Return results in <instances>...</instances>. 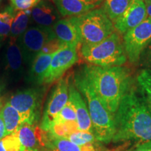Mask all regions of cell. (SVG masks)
I'll return each mask as SVG.
<instances>
[{
	"label": "cell",
	"instance_id": "cell-1",
	"mask_svg": "<svg viewBox=\"0 0 151 151\" xmlns=\"http://www.w3.org/2000/svg\"><path fill=\"white\" fill-rule=\"evenodd\" d=\"M114 119L113 142L134 141L138 146L151 141V110L146 101L134 92L124 96Z\"/></svg>",
	"mask_w": 151,
	"mask_h": 151
},
{
	"label": "cell",
	"instance_id": "cell-2",
	"mask_svg": "<svg viewBox=\"0 0 151 151\" xmlns=\"http://www.w3.org/2000/svg\"><path fill=\"white\" fill-rule=\"evenodd\" d=\"M100 101L115 116L122 98L129 92L131 77L127 68L86 65L81 69Z\"/></svg>",
	"mask_w": 151,
	"mask_h": 151
},
{
	"label": "cell",
	"instance_id": "cell-3",
	"mask_svg": "<svg viewBox=\"0 0 151 151\" xmlns=\"http://www.w3.org/2000/svg\"><path fill=\"white\" fill-rule=\"evenodd\" d=\"M74 81L76 86L86 98L94 136L100 142L110 143L116 133L114 116L105 108L81 70L76 73Z\"/></svg>",
	"mask_w": 151,
	"mask_h": 151
},
{
	"label": "cell",
	"instance_id": "cell-4",
	"mask_svg": "<svg viewBox=\"0 0 151 151\" xmlns=\"http://www.w3.org/2000/svg\"><path fill=\"white\" fill-rule=\"evenodd\" d=\"M81 54L88 63L101 67H119L127 60L123 40L116 32L97 44H82Z\"/></svg>",
	"mask_w": 151,
	"mask_h": 151
},
{
	"label": "cell",
	"instance_id": "cell-5",
	"mask_svg": "<svg viewBox=\"0 0 151 151\" xmlns=\"http://www.w3.org/2000/svg\"><path fill=\"white\" fill-rule=\"evenodd\" d=\"M72 20L80 32L81 44H97L114 32V24L101 8L72 17Z\"/></svg>",
	"mask_w": 151,
	"mask_h": 151
},
{
	"label": "cell",
	"instance_id": "cell-6",
	"mask_svg": "<svg viewBox=\"0 0 151 151\" xmlns=\"http://www.w3.org/2000/svg\"><path fill=\"white\" fill-rule=\"evenodd\" d=\"M55 38L52 27H31L18 37L17 42L23 58L24 65L31 66L36 57L49 41Z\"/></svg>",
	"mask_w": 151,
	"mask_h": 151
},
{
	"label": "cell",
	"instance_id": "cell-7",
	"mask_svg": "<svg viewBox=\"0 0 151 151\" xmlns=\"http://www.w3.org/2000/svg\"><path fill=\"white\" fill-rule=\"evenodd\" d=\"M151 41V20L146 18L137 27L124 35L123 43L127 59L136 63Z\"/></svg>",
	"mask_w": 151,
	"mask_h": 151
},
{
	"label": "cell",
	"instance_id": "cell-8",
	"mask_svg": "<svg viewBox=\"0 0 151 151\" xmlns=\"http://www.w3.org/2000/svg\"><path fill=\"white\" fill-rule=\"evenodd\" d=\"M39 90L30 88L16 92L11 96L9 103L18 112L22 124H34L39 119Z\"/></svg>",
	"mask_w": 151,
	"mask_h": 151
},
{
	"label": "cell",
	"instance_id": "cell-9",
	"mask_svg": "<svg viewBox=\"0 0 151 151\" xmlns=\"http://www.w3.org/2000/svg\"><path fill=\"white\" fill-rule=\"evenodd\" d=\"M69 99V81L67 78L58 81L50 96L46 108L45 109L40 127L48 132L52 122Z\"/></svg>",
	"mask_w": 151,
	"mask_h": 151
},
{
	"label": "cell",
	"instance_id": "cell-10",
	"mask_svg": "<svg viewBox=\"0 0 151 151\" xmlns=\"http://www.w3.org/2000/svg\"><path fill=\"white\" fill-rule=\"evenodd\" d=\"M77 47L65 46L55 52L47 71L44 83L50 84L61 78L78 60Z\"/></svg>",
	"mask_w": 151,
	"mask_h": 151
},
{
	"label": "cell",
	"instance_id": "cell-11",
	"mask_svg": "<svg viewBox=\"0 0 151 151\" xmlns=\"http://www.w3.org/2000/svg\"><path fill=\"white\" fill-rule=\"evenodd\" d=\"M24 60L17 39L9 38L6 45L3 57L4 72L6 78L18 79L24 72Z\"/></svg>",
	"mask_w": 151,
	"mask_h": 151
},
{
	"label": "cell",
	"instance_id": "cell-12",
	"mask_svg": "<svg viewBox=\"0 0 151 151\" xmlns=\"http://www.w3.org/2000/svg\"><path fill=\"white\" fill-rule=\"evenodd\" d=\"M147 18L146 6L143 0H134L123 15L113 23L120 35H124L140 24Z\"/></svg>",
	"mask_w": 151,
	"mask_h": 151
},
{
	"label": "cell",
	"instance_id": "cell-13",
	"mask_svg": "<svg viewBox=\"0 0 151 151\" xmlns=\"http://www.w3.org/2000/svg\"><path fill=\"white\" fill-rule=\"evenodd\" d=\"M17 134L24 150H39V148H44L48 140V132L44 131L36 124L22 123Z\"/></svg>",
	"mask_w": 151,
	"mask_h": 151
},
{
	"label": "cell",
	"instance_id": "cell-14",
	"mask_svg": "<svg viewBox=\"0 0 151 151\" xmlns=\"http://www.w3.org/2000/svg\"><path fill=\"white\" fill-rule=\"evenodd\" d=\"M62 16L77 17L96 9L104 0H53Z\"/></svg>",
	"mask_w": 151,
	"mask_h": 151
},
{
	"label": "cell",
	"instance_id": "cell-15",
	"mask_svg": "<svg viewBox=\"0 0 151 151\" xmlns=\"http://www.w3.org/2000/svg\"><path fill=\"white\" fill-rule=\"evenodd\" d=\"M69 99L72 102L76 113V121L78 130L94 133L89 111L80 92L73 83L69 82Z\"/></svg>",
	"mask_w": 151,
	"mask_h": 151
},
{
	"label": "cell",
	"instance_id": "cell-16",
	"mask_svg": "<svg viewBox=\"0 0 151 151\" xmlns=\"http://www.w3.org/2000/svg\"><path fill=\"white\" fill-rule=\"evenodd\" d=\"M55 37L67 46L78 47L81 38L78 27L72 18L59 20L53 25Z\"/></svg>",
	"mask_w": 151,
	"mask_h": 151
},
{
	"label": "cell",
	"instance_id": "cell-17",
	"mask_svg": "<svg viewBox=\"0 0 151 151\" xmlns=\"http://www.w3.org/2000/svg\"><path fill=\"white\" fill-rule=\"evenodd\" d=\"M32 18L39 26L51 27L59 20L55 6L48 0H41L32 10Z\"/></svg>",
	"mask_w": 151,
	"mask_h": 151
},
{
	"label": "cell",
	"instance_id": "cell-18",
	"mask_svg": "<svg viewBox=\"0 0 151 151\" xmlns=\"http://www.w3.org/2000/svg\"><path fill=\"white\" fill-rule=\"evenodd\" d=\"M53 54L39 53L36 57L31 65L29 78V80L36 84L44 83L45 78L48 68L50 67Z\"/></svg>",
	"mask_w": 151,
	"mask_h": 151
},
{
	"label": "cell",
	"instance_id": "cell-19",
	"mask_svg": "<svg viewBox=\"0 0 151 151\" xmlns=\"http://www.w3.org/2000/svg\"><path fill=\"white\" fill-rule=\"evenodd\" d=\"M0 116L4 122L6 135L16 134L21 125L20 116L16 109L9 102L4 106L0 111Z\"/></svg>",
	"mask_w": 151,
	"mask_h": 151
},
{
	"label": "cell",
	"instance_id": "cell-20",
	"mask_svg": "<svg viewBox=\"0 0 151 151\" xmlns=\"http://www.w3.org/2000/svg\"><path fill=\"white\" fill-rule=\"evenodd\" d=\"M134 0H104L102 9L113 23L127 11Z\"/></svg>",
	"mask_w": 151,
	"mask_h": 151
},
{
	"label": "cell",
	"instance_id": "cell-21",
	"mask_svg": "<svg viewBox=\"0 0 151 151\" xmlns=\"http://www.w3.org/2000/svg\"><path fill=\"white\" fill-rule=\"evenodd\" d=\"M45 151H84L83 146H78L65 138L54 137L48 132Z\"/></svg>",
	"mask_w": 151,
	"mask_h": 151
},
{
	"label": "cell",
	"instance_id": "cell-22",
	"mask_svg": "<svg viewBox=\"0 0 151 151\" xmlns=\"http://www.w3.org/2000/svg\"><path fill=\"white\" fill-rule=\"evenodd\" d=\"M31 15V10L20 11L16 14L11 28V37L16 38L20 37L27 30Z\"/></svg>",
	"mask_w": 151,
	"mask_h": 151
},
{
	"label": "cell",
	"instance_id": "cell-23",
	"mask_svg": "<svg viewBox=\"0 0 151 151\" xmlns=\"http://www.w3.org/2000/svg\"><path fill=\"white\" fill-rule=\"evenodd\" d=\"M15 16V9L12 6L0 12V37H6L10 34Z\"/></svg>",
	"mask_w": 151,
	"mask_h": 151
},
{
	"label": "cell",
	"instance_id": "cell-24",
	"mask_svg": "<svg viewBox=\"0 0 151 151\" xmlns=\"http://www.w3.org/2000/svg\"><path fill=\"white\" fill-rule=\"evenodd\" d=\"M78 130V127L77 122H69L52 124L48 132L54 137L66 139L71 133Z\"/></svg>",
	"mask_w": 151,
	"mask_h": 151
},
{
	"label": "cell",
	"instance_id": "cell-25",
	"mask_svg": "<svg viewBox=\"0 0 151 151\" xmlns=\"http://www.w3.org/2000/svg\"><path fill=\"white\" fill-rule=\"evenodd\" d=\"M66 139L78 146H86L99 141L92 132L80 130L71 133Z\"/></svg>",
	"mask_w": 151,
	"mask_h": 151
},
{
	"label": "cell",
	"instance_id": "cell-26",
	"mask_svg": "<svg viewBox=\"0 0 151 151\" xmlns=\"http://www.w3.org/2000/svg\"><path fill=\"white\" fill-rule=\"evenodd\" d=\"M69 122L77 121L76 113L74 106H73L72 102H71L70 100L68 99L67 103L66 104V105L64 106V108L62 109L61 111H60V112L58 113V116H56V118H55V120L52 123V125L54 124L65 123V122Z\"/></svg>",
	"mask_w": 151,
	"mask_h": 151
},
{
	"label": "cell",
	"instance_id": "cell-27",
	"mask_svg": "<svg viewBox=\"0 0 151 151\" xmlns=\"http://www.w3.org/2000/svg\"><path fill=\"white\" fill-rule=\"evenodd\" d=\"M138 83L142 93L146 96V102L151 110V71H141L138 76Z\"/></svg>",
	"mask_w": 151,
	"mask_h": 151
},
{
	"label": "cell",
	"instance_id": "cell-28",
	"mask_svg": "<svg viewBox=\"0 0 151 151\" xmlns=\"http://www.w3.org/2000/svg\"><path fill=\"white\" fill-rule=\"evenodd\" d=\"M18 134L7 135L0 140V151H23Z\"/></svg>",
	"mask_w": 151,
	"mask_h": 151
},
{
	"label": "cell",
	"instance_id": "cell-29",
	"mask_svg": "<svg viewBox=\"0 0 151 151\" xmlns=\"http://www.w3.org/2000/svg\"><path fill=\"white\" fill-rule=\"evenodd\" d=\"M65 46H67V45L64 44L55 37V39L46 43L45 46L43 47L40 52L44 54H53Z\"/></svg>",
	"mask_w": 151,
	"mask_h": 151
},
{
	"label": "cell",
	"instance_id": "cell-30",
	"mask_svg": "<svg viewBox=\"0 0 151 151\" xmlns=\"http://www.w3.org/2000/svg\"><path fill=\"white\" fill-rule=\"evenodd\" d=\"M41 0H11L12 6L15 10L27 11L33 9Z\"/></svg>",
	"mask_w": 151,
	"mask_h": 151
},
{
	"label": "cell",
	"instance_id": "cell-31",
	"mask_svg": "<svg viewBox=\"0 0 151 151\" xmlns=\"http://www.w3.org/2000/svg\"><path fill=\"white\" fill-rule=\"evenodd\" d=\"M132 148V141H125V142H123L122 144L106 150L105 151H130Z\"/></svg>",
	"mask_w": 151,
	"mask_h": 151
},
{
	"label": "cell",
	"instance_id": "cell-32",
	"mask_svg": "<svg viewBox=\"0 0 151 151\" xmlns=\"http://www.w3.org/2000/svg\"><path fill=\"white\" fill-rule=\"evenodd\" d=\"M130 151H151V141L132 147Z\"/></svg>",
	"mask_w": 151,
	"mask_h": 151
},
{
	"label": "cell",
	"instance_id": "cell-33",
	"mask_svg": "<svg viewBox=\"0 0 151 151\" xmlns=\"http://www.w3.org/2000/svg\"><path fill=\"white\" fill-rule=\"evenodd\" d=\"M146 6L147 18L151 20V0H143Z\"/></svg>",
	"mask_w": 151,
	"mask_h": 151
},
{
	"label": "cell",
	"instance_id": "cell-34",
	"mask_svg": "<svg viewBox=\"0 0 151 151\" xmlns=\"http://www.w3.org/2000/svg\"><path fill=\"white\" fill-rule=\"evenodd\" d=\"M6 135V127L4 122L2 118L0 116V140L4 138Z\"/></svg>",
	"mask_w": 151,
	"mask_h": 151
},
{
	"label": "cell",
	"instance_id": "cell-35",
	"mask_svg": "<svg viewBox=\"0 0 151 151\" xmlns=\"http://www.w3.org/2000/svg\"><path fill=\"white\" fill-rule=\"evenodd\" d=\"M146 54L147 61L148 62V63L150 64V65H151V41L148 46V50H147Z\"/></svg>",
	"mask_w": 151,
	"mask_h": 151
},
{
	"label": "cell",
	"instance_id": "cell-36",
	"mask_svg": "<svg viewBox=\"0 0 151 151\" xmlns=\"http://www.w3.org/2000/svg\"><path fill=\"white\" fill-rule=\"evenodd\" d=\"M23 151H39V150H36V149H34V150H32V149H25Z\"/></svg>",
	"mask_w": 151,
	"mask_h": 151
},
{
	"label": "cell",
	"instance_id": "cell-37",
	"mask_svg": "<svg viewBox=\"0 0 151 151\" xmlns=\"http://www.w3.org/2000/svg\"><path fill=\"white\" fill-rule=\"evenodd\" d=\"M1 101H0V111H1Z\"/></svg>",
	"mask_w": 151,
	"mask_h": 151
},
{
	"label": "cell",
	"instance_id": "cell-38",
	"mask_svg": "<svg viewBox=\"0 0 151 151\" xmlns=\"http://www.w3.org/2000/svg\"><path fill=\"white\" fill-rule=\"evenodd\" d=\"M1 0H0V3H1Z\"/></svg>",
	"mask_w": 151,
	"mask_h": 151
}]
</instances>
